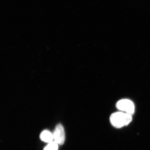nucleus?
Returning <instances> with one entry per match:
<instances>
[{
  "instance_id": "obj_2",
  "label": "nucleus",
  "mask_w": 150,
  "mask_h": 150,
  "mask_svg": "<svg viewBox=\"0 0 150 150\" xmlns=\"http://www.w3.org/2000/svg\"><path fill=\"white\" fill-rule=\"evenodd\" d=\"M116 107L119 110L125 111L126 113L132 115L135 111L134 103L128 99H123L119 100L116 104Z\"/></svg>"
},
{
  "instance_id": "obj_4",
  "label": "nucleus",
  "mask_w": 150,
  "mask_h": 150,
  "mask_svg": "<svg viewBox=\"0 0 150 150\" xmlns=\"http://www.w3.org/2000/svg\"><path fill=\"white\" fill-rule=\"evenodd\" d=\"M40 139L46 143H50L54 140L53 134L48 130L43 131L40 135Z\"/></svg>"
},
{
  "instance_id": "obj_5",
  "label": "nucleus",
  "mask_w": 150,
  "mask_h": 150,
  "mask_svg": "<svg viewBox=\"0 0 150 150\" xmlns=\"http://www.w3.org/2000/svg\"><path fill=\"white\" fill-rule=\"evenodd\" d=\"M58 144L56 142H52L51 143H48L47 146L45 147L43 150H58Z\"/></svg>"
},
{
  "instance_id": "obj_3",
  "label": "nucleus",
  "mask_w": 150,
  "mask_h": 150,
  "mask_svg": "<svg viewBox=\"0 0 150 150\" xmlns=\"http://www.w3.org/2000/svg\"><path fill=\"white\" fill-rule=\"evenodd\" d=\"M53 134L54 141L58 144L62 145L64 143L65 133L62 124H59L56 126Z\"/></svg>"
},
{
  "instance_id": "obj_1",
  "label": "nucleus",
  "mask_w": 150,
  "mask_h": 150,
  "mask_svg": "<svg viewBox=\"0 0 150 150\" xmlns=\"http://www.w3.org/2000/svg\"><path fill=\"white\" fill-rule=\"evenodd\" d=\"M132 116L131 114L121 112L112 113L110 117V121L113 126L120 128L127 126L132 121Z\"/></svg>"
}]
</instances>
